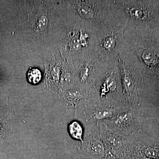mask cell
<instances>
[{
	"label": "cell",
	"mask_w": 159,
	"mask_h": 159,
	"mask_svg": "<svg viewBox=\"0 0 159 159\" xmlns=\"http://www.w3.org/2000/svg\"><path fill=\"white\" fill-rule=\"evenodd\" d=\"M123 97L132 107H139L143 91V79L140 62L135 55L124 48L117 57Z\"/></svg>",
	"instance_id": "1"
},
{
	"label": "cell",
	"mask_w": 159,
	"mask_h": 159,
	"mask_svg": "<svg viewBox=\"0 0 159 159\" xmlns=\"http://www.w3.org/2000/svg\"><path fill=\"white\" fill-rule=\"evenodd\" d=\"M94 86L99 99L127 103L123 97L121 75L117 59L101 60Z\"/></svg>",
	"instance_id": "2"
},
{
	"label": "cell",
	"mask_w": 159,
	"mask_h": 159,
	"mask_svg": "<svg viewBox=\"0 0 159 159\" xmlns=\"http://www.w3.org/2000/svg\"><path fill=\"white\" fill-rule=\"evenodd\" d=\"M119 1L127 21V29L141 31L159 17V6L155 1Z\"/></svg>",
	"instance_id": "3"
},
{
	"label": "cell",
	"mask_w": 159,
	"mask_h": 159,
	"mask_svg": "<svg viewBox=\"0 0 159 159\" xmlns=\"http://www.w3.org/2000/svg\"><path fill=\"white\" fill-rule=\"evenodd\" d=\"M127 21L121 25L103 29L97 34L93 52L102 61L116 60L125 45L124 31Z\"/></svg>",
	"instance_id": "4"
},
{
	"label": "cell",
	"mask_w": 159,
	"mask_h": 159,
	"mask_svg": "<svg viewBox=\"0 0 159 159\" xmlns=\"http://www.w3.org/2000/svg\"><path fill=\"white\" fill-rule=\"evenodd\" d=\"M103 122L113 132L125 139H131L134 135L142 131L138 107H132Z\"/></svg>",
	"instance_id": "5"
},
{
	"label": "cell",
	"mask_w": 159,
	"mask_h": 159,
	"mask_svg": "<svg viewBox=\"0 0 159 159\" xmlns=\"http://www.w3.org/2000/svg\"><path fill=\"white\" fill-rule=\"evenodd\" d=\"M97 129L105 148V159H128L132 154L131 139L118 135L109 129L103 121L97 124Z\"/></svg>",
	"instance_id": "6"
},
{
	"label": "cell",
	"mask_w": 159,
	"mask_h": 159,
	"mask_svg": "<svg viewBox=\"0 0 159 159\" xmlns=\"http://www.w3.org/2000/svg\"><path fill=\"white\" fill-rule=\"evenodd\" d=\"M131 107L125 102L99 99L97 92L92 94L88 104V116L98 124L118 114L128 110Z\"/></svg>",
	"instance_id": "7"
},
{
	"label": "cell",
	"mask_w": 159,
	"mask_h": 159,
	"mask_svg": "<svg viewBox=\"0 0 159 159\" xmlns=\"http://www.w3.org/2000/svg\"><path fill=\"white\" fill-rule=\"evenodd\" d=\"M101 60L93 52L75 61V73L83 87L95 89L94 84Z\"/></svg>",
	"instance_id": "8"
},
{
	"label": "cell",
	"mask_w": 159,
	"mask_h": 159,
	"mask_svg": "<svg viewBox=\"0 0 159 159\" xmlns=\"http://www.w3.org/2000/svg\"><path fill=\"white\" fill-rule=\"evenodd\" d=\"M80 152L89 159L105 158V147L97 129L86 139L80 147Z\"/></svg>",
	"instance_id": "9"
},
{
	"label": "cell",
	"mask_w": 159,
	"mask_h": 159,
	"mask_svg": "<svg viewBox=\"0 0 159 159\" xmlns=\"http://www.w3.org/2000/svg\"><path fill=\"white\" fill-rule=\"evenodd\" d=\"M68 130L70 135L75 140L83 142V128L81 124L77 121L71 122L69 125Z\"/></svg>",
	"instance_id": "10"
},
{
	"label": "cell",
	"mask_w": 159,
	"mask_h": 159,
	"mask_svg": "<svg viewBox=\"0 0 159 159\" xmlns=\"http://www.w3.org/2000/svg\"><path fill=\"white\" fill-rule=\"evenodd\" d=\"M28 78L29 82L32 84H37L41 80V72L38 69H31L28 73Z\"/></svg>",
	"instance_id": "11"
}]
</instances>
